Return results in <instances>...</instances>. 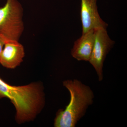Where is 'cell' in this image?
Wrapping results in <instances>:
<instances>
[{"instance_id":"obj_5","label":"cell","mask_w":127,"mask_h":127,"mask_svg":"<svg viewBox=\"0 0 127 127\" xmlns=\"http://www.w3.org/2000/svg\"><path fill=\"white\" fill-rule=\"evenodd\" d=\"M97 0H81V17L82 34L99 28H106L108 25L101 19L98 12Z\"/></svg>"},{"instance_id":"obj_1","label":"cell","mask_w":127,"mask_h":127,"mask_svg":"<svg viewBox=\"0 0 127 127\" xmlns=\"http://www.w3.org/2000/svg\"><path fill=\"white\" fill-rule=\"evenodd\" d=\"M3 97L11 100L16 111L17 120L21 123L34 118L43 106V92L36 83L14 86L0 79V98Z\"/></svg>"},{"instance_id":"obj_4","label":"cell","mask_w":127,"mask_h":127,"mask_svg":"<svg viewBox=\"0 0 127 127\" xmlns=\"http://www.w3.org/2000/svg\"><path fill=\"white\" fill-rule=\"evenodd\" d=\"M114 42L109 38L106 28L95 29V40L92 52L89 62L95 68L99 81L103 79V63Z\"/></svg>"},{"instance_id":"obj_2","label":"cell","mask_w":127,"mask_h":127,"mask_svg":"<svg viewBox=\"0 0 127 127\" xmlns=\"http://www.w3.org/2000/svg\"><path fill=\"white\" fill-rule=\"evenodd\" d=\"M63 84L70 93V100L65 109L57 114L54 126L75 127L92 104L94 95L89 87L77 79L66 80Z\"/></svg>"},{"instance_id":"obj_8","label":"cell","mask_w":127,"mask_h":127,"mask_svg":"<svg viewBox=\"0 0 127 127\" xmlns=\"http://www.w3.org/2000/svg\"><path fill=\"white\" fill-rule=\"evenodd\" d=\"M7 40L2 35H0V56L3 50L5 43Z\"/></svg>"},{"instance_id":"obj_3","label":"cell","mask_w":127,"mask_h":127,"mask_svg":"<svg viewBox=\"0 0 127 127\" xmlns=\"http://www.w3.org/2000/svg\"><path fill=\"white\" fill-rule=\"evenodd\" d=\"M23 9L18 0H7L0 7V35L7 40L19 41L25 29Z\"/></svg>"},{"instance_id":"obj_9","label":"cell","mask_w":127,"mask_h":127,"mask_svg":"<svg viewBox=\"0 0 127 127\" xmlns=\"http://www.w3.org/2000/svg\"></svg>"},{"instance_id":"obj_6","label":"cell","mask_w":127,"mask_h":127,"mask_svg":"<svg viewBox=\"0 0 127 127\" xmlns=\"http://www.w3.org/2000/svg\"><path fill=\"white\" fill-rule=\"evenodd\" d=\"M25 56L24 47L19 41L7 40L0 56V64L6 68L14 69L20 65Z\"/></svg>"},{"instance_id":"obj_7","label":"cell","mask_w":127,"mask_h":127,"mask_svg":"<svg viewBox=\"0 0 127 127\" xmlns=\"http://www.w3.org/2000/svg\"><path fill=\"white\" fill-rule=\"evenodd\" d=\"M95 40V30L82 34L74 43L71 54L78 61H89L92 52Z\"/></svg>"}]
</instances>
